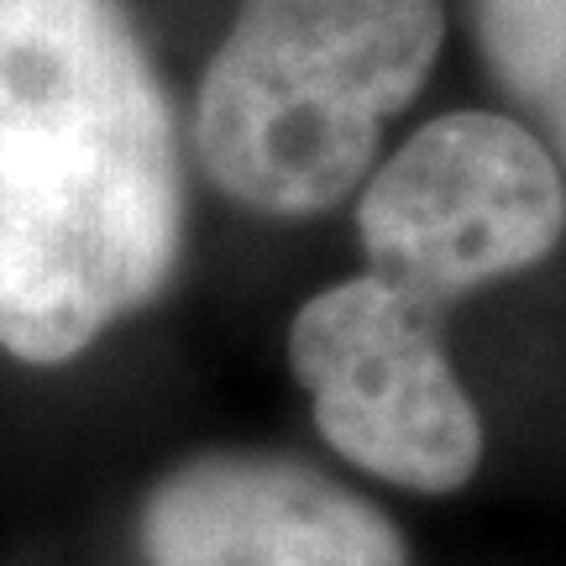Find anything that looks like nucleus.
Listing matches in <instances>:
<instances>
[{
	"label": "nucleus",
	"instance_id": "1",
	"mask_svg": "<svg viewBox=\"0 0 566 566\" xmlns=\"http://www.w3.org/2000/svg\"><path fill=\"white\" fill-rule=\"evenodd\" d=\"M179 126L122 0H0V346L74 363L168 289Z\"/></svg>",
	"mask_w": 566,
	"mask_h": 566
},
{
	"label": "nucleus",
	"instance_id": "2",
	"mask_svg": "<svg viewBox=\"0 0 566 566\" xmlns=\"http://www.w3.org/2000/svg\"><path fill=\"white\" fill-rule=\"evenodd\" d=\"M441 38V0H242L195 101L205 174L263 216L342 205Z\"/></svg>",
	"mask_w": 566,
	"mask_h": 566
},
{
	"label": "nucleus",
	"instance_id": "3",
	"mask_svg": "<svg viewBox=\"0 0 566 566\" xmlns=\"http://www.w3.org/2000/svg\"><path fill=\"white\" fill-rule=\"evenodd\" d=\"M357 231L373 279L441 310L541 263L566 231V189L535 132L488 111H451L367 184Z\"/></svg>",
	"mask_w": 566,
	"mask_h": 566
},
{
	"label": "nucleus",
	"instance_id": "4",
	"mask_svg": "<svg viewBox=\"0 0 566 566\" xmlns=\"http://www.w3.org/2000/svg\"><path fill=\"white\" fill-rule=\"evenodd\" d=\"M289 367L321 436L409 493H457L483 462V420L441 346V310L384 279H346L289 325Z\"/></svg>",
	"mask_w": 566,
	"mask_h": 566
},
{
	"label": "nucleus",
	"instance_id": "5",
	"mask_svg": "<svg viewBox=\"0 0 566 566\" xmlns=\"http://www.w3.org/2000/svg\"><path fill=\"white\" fill-rule=\"evenodd\" d=\"M147 566H409L378 504L294 457L210 451L153 483L137 520Z\"/></svg>",
	"mask_w": 566,
	"mask_h": 566
},
{
	"label": "nucleus",
	"instance_id": "6",
	"mask_svg": "<svg viewBox=\"0 0 566 566\" xmlns=\"http://www.w3.org/2000/svg\"><path fill=\"white\" fill-rule=\"evenodd\" d=\"M478 32L499 80L566 153V0H478Z\"/></svg>",
	"mask_w": 566,
	"mask_h": 566
}]
</instances>
